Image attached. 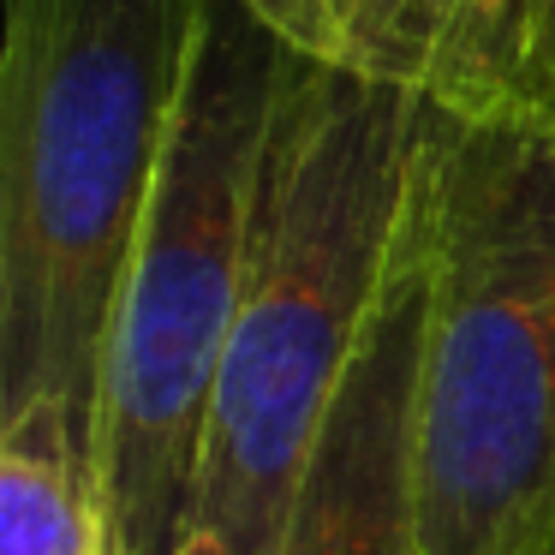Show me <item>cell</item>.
Here are the masks:
<instances>
[{"label": "cell", "instance_id": "1", "mask_svg": "<svg viewBox=\"0 0 555 555\" xmlns=\"http://www.w3.org/2000/svg\"><path fill=\"white\" fill-rule=\"evenodd\" d=\"M424 102L287 49L180 555H275L406 221Z\"/></svg>", "mask_w": 555, "mask_h": 555}, {"label": "cell", "instance_id": "3", "mask_svg": "<svg viewBox=\"0 0 555 555\" xmlns=\"http://www.w3.org/2000/svg\"><path fill=\"white\" fill-rule=\"evenodd\" d=\"M406 240L424 555H555V126L519 90L424 102Z\"/></svg>", "mask_w": 555, "mask_h": 555}, {"label": "cell", "instance_id": "8", "mask_svg": "<svg viewBox=\"0 0 555 555\" xmlns=\"http://www.w3.org/2000/svg\"><path fill=\"white\" fill-rule=\"evenodd\" d=\"M514 90L555 126V0H526L519 7Z\"/></svg>", "mask_w": 555, "mask_h": 555}, {"label": "cell", "instance_id": "4", "mask_svg": "<svg viewBox=\"0 0 555 555\" xmlns=\"http://www.w3.org/2000/svg\"><path fill=\"white\" fill-rule=\"evenodd\" d=\"M281 66L287 42L245 0H197L185 90L102 364L96 502L108 555H180L209 395L245 293Z\"/></svg>", "mask_w": 555, "mask_h": 555}, {"label": "cell", "instance_id": "6", "mask_svg": "<svg viewBox=\"0 0 555 555\" xmlns=\"http://www.w3.org/2000/svg\"><path fill=\"white\" fill-rule=\"evenodd\" d=\"M293 54L442 108L514 96L526 0H245Z\"/></svg>", "mask_w": 555, "mask_h": 555}, {"label": "cell", "instance_id": "2", "mask_svg": "<svg viewBox=\"0 0 555 555\" xmlns=\"http://www.w3.org/2000/svg\"><path fill=\"white\" fill-rule=\"evenodd\" d=\"M197 0H7L0 424L61 406L96 466L102 364L144 233Z\"/></svg>", "mask_w": 555, "mask_h": 555}, {"label": "cell", "instance_id": "7", "mask_svg": "<svg viewBox=\"0 0 555 555\" xmlns=\"http://www.w3.org/2000/svg\"><path fill=\"white\" fill-rule=\"evenodd\" d=\"M0 555H108L96 466L61 406L0 424Z\"/></svg>", "mask_w": 555, "mask_h": 555}, {"label": "cell", "instance_id": "5", "mask_svg": "<svg viewBox=\"0 0 555 555\" xmlns=\"http://www.w3.org/2000/svg\"><path fill=\"white\" fill-rule=\"evenodd\" d=\"M424 263L400 221L395 269L323 424L275 555H424L418 531Z\"/></svg>", "mask_w": 555, "mask_h": 555}]
</instances>
